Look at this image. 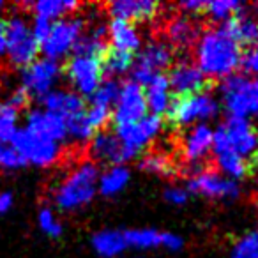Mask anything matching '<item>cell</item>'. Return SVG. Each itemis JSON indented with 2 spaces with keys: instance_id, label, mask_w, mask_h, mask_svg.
Masks as SVG:
<instances>
[{
  "instance_id": "cell-1",
  "label": "cell",
  "mask_w": 258,
  "mask_h": 258,
  "mask_svg": "<svg viewBox=\"0 0 258 258\" xmlns=\"http://www.w3.org/2000/svg\"><path fill=\"white\" fill-rule=\"evenodd\" d=\"M242 48L232 41L221 29H209L200 32L195 43V66L205 78L226 80L242 66Z\"/></svg>"
},
{
  "instance_id": "cell-2",
  "label": "cell",
  "mask_w": 258,
  "mask_h": 258,
  "mask_svg": "<svg viewBox=\"0 0 258 258\" xmlns=\"http://www.w3.org/2000/svg\"><path fill=\"white\" fill-rule=\"evenodd\" d=\"M99 168L92 161L76 165L51 191V202L58 211L75 212L83 209L96 198Z\"/></svg>"
},
{
  "instance_id": "cell-3",
  "label": "cell",
  "mask_w": 258,
  "mask_h": 258,
  "mask_svg": "<svg viewBox=\"0 0 258 258\" xmlns=\"http://www.w3.org/2000/svg\"><path fill=\"white\" fill-rule=\"evenodd\" d=\"M258 152V129L247 118L226 117L212 137V154H235L244 159H254Z\"/></svg>"
},
{
  "instance_id": "cell-4",
  "label": "cell",
  "mask_w": 258,
  "mask_h": 258,
  "mask_svg": "<svg viewBox=\"0 0 258 258\" xmlns=\"http://www.w3.org/2000/svg\"><path fill=\"white\" fill-rule=\"evenodd\" d=\"M219 96L228 117L258 118V78L246 73H235L223 80Z\"/></svg>"
},
{
  "instance_id": "cell-5",
  "label": "cell",
  "mask_w": 258,
  "mask_h": 258,
  "mask_svg": "<svg viewBox=\"0 0 258 258\" xmlns=\"http://www.w3.org/2000/svg\"><path fill=\"white\" fill-rule=\"evenodd\" d=\"M221 110L218 97L211 92H200L193 96H173L166 117L173 127H193L197 124H207L216 118Z\"/></svg>"
},
{
  "instance_id": "cell-6",
  "label": "cell",
  "mask_w": 258,
  "mask_h": 258,
  "mask_svg": "<svg viewBox=\"0 0 258 258\" xmlns=\"http://www.w3.org/2000/svg\"><path fill=\"white\" fill-rule=\"evenodd\" d=\"M6 29V58L15 68H27L36 58H39L41 48L34 39L30 22L23 13H13L8 20H4Z\"/></svg>"
},
{
  "instance_id": "cell-7",
  "label": "cell",
  "mask_w": 258,
  "mask_h": 258,
  "mask_svg": "<svg viewBox=\"0 0 258 258\" xmlns=\"http://www.w3.org/2000/svg\"><path fill=\"white\" fill-rule=\"evenodd\" d=\"M83 32H85V20L76 15L53 22L46 41L41 44V53L44 58L60 62L62 58L73 53Z\"/></svg>"
},
{
  "instance_id": "cell-8",
  "label": "cell",
  "mask_w": 258,
  "mask_h": 258,
  "mask_svg": "<svg viewBox=\"0 0 258 258\" xmlns=\"http://www.w3.org/2000/svg\"><path fill=\"white\" fill-rule=\"evenodd\" d=\"M62 76L60 62L39 57L22 69L20 75V89L25 90L30 99L43 101L51 90L57 89V83Z\"/></svg>"
},
{
  "instance_id": "cell-9",
  "label": "cell",
  "mask_w": 258,
  "mask_h": 258,
  "mask_svg": "<svg viewBox=\"0 0 258 258\" xmlns=\"http://www.w3.org/2000/svg\"><path fill=\"white\" fill-rule=\"evenodd\" d=\"M9 145L16 149L25 159L27 165L37 166V168H50L60 159L62 145L51 140L30 133L29 129L20 127Z\"/></svg>"
},
{
  "instance_id": "cell-10",
  "label": "cell",
  "mask_w": 258,
  "mask_h": 258,
  "mask_svg": "<svg viewBox=\"0 0 258 258\" xmlns=\"http://www.w3.org/2000/svg\"><path fill=\"white\" fill-rule=\"evenodd\" d=\"M187 193L198 195V197L209 198V200H221V202H232L239 200L242 195L240 184L232 179H226L225 175L218 173L216 170H200L193 173L187 179L186 186Z\"/></svg>"
},
{
  "instance_id": "cell-11",
  "label": "cell",
  "mask_w": 258,
  "mask_h": 258,
  "mask_svg": "<svg viewBox=\"0 0 258 258\" xmlns=\"http://www.w3.org/2000/svg\"><path fill=\"white\" fill-rule=\"evenodd\" d=\"M64 73L68 82L71 83V90L82 97L92 96L104 80L101 58L82 55H71L68 64L64 66Z\"/></svg>"
},
{
  "instance_id": "cell-12",
  "label": "cell",
  "mask_w": 258,
  "mask_h": 258,
  "mask_svg": "<svg viewBox=\"0 0 258 258\" xmlns=\"http://www.w3.org/2000/svg\"><path fill=\"white\" fill-rule=\"evenodd\" d=\"M163 131V118L158 115H145L142 120L135 122V124L124 125V127L115 129V135L124 145L125 151L131 154V158L140 156L145 149L151 144H154L156 138L161 135Z\"/></svg>"
},
{
  "instance_id": "cell-13",
  "label": "cell",
  "mask_w": 258,
  "mask_h": 258,
  "mask_svg": "<svg viewBox=\"0 0 258 258\" xmlns=\"http://www.w3.org/2000/svg\"><path fill=\"white\" fill-rule=\"evenodd\" d=\"M145 115H149V108L147 101H145L144 87L129 80L124 85H120L118 97L113 104V111H111V122L117 129L135 124V122L142 120Z\"/></svg>"
},
{
  "instance_id": "cell-14",
  "label": "cell",
  "mask_w": 258,
  "mask_h": 258,
  "mask_svg": "<svg viewBox=\"0 0 258 258\" xmlns=\"http://www.w3.org/2000/svg\"><path fill=\"white\" fill-rule=\"evenodd\" d=\"M212 137L214 129L209 124H197L187 127L182 138V158L189 165L191 175L204 170V161L212 154Z\"/></svg>"
},
{
  "instance_id": "cell-15",
  "label": "cell",
  "mask_w": 258,
  "mask_h": 258,
  "mask_svg": "<svg viewBox=\"0 0 258 258\" xmlns=\"http://www.w3.org/2000/svg\"><path fill=\"white\" fill-rule=\"evenodd\" d=\"M89 161L92 163H103L108 166L125 165V163L133 161L131 154L124 149L120 140L115 133L110 131H101L94 135V138L89 142Z\"/></svg>"
},
{
  "instance_id": "cell-16",
  "label": "cell",
  "mask_w": 258,
  "mask_h": 258,
  "mask_svg": "<svg viewBox=\"0 0 258 258\" xmlns=\"http://www.w3.org/2000/svg\"><path fill=\"white\" fill-rule=\"evenodd\" d=\"M166 76H168L173 96H193V94L207 92L209 80L195 66V62H177L170 68V73Z\"/></svg>"
},
{
  "instance_id": "cell-17",
  "label": "cell",
  "mask_w": 258,
  "mask_h": 258,
  "mask_svg": "<svg viewBox=\"0 0 258 258\" xmlns=\"http://www.w3.org/2000/svg\"><path fill=\"white\" fill-rule=\"evenodd\" d=\"M23 127L29 129L30 133L51 140L55 144H64L68 140V124L62 117L44 110V108H32L25 117Z\"/></svg>"
},
{
  "instance_id": "cell-18",
  "label": "cell",
  "mask_w": 258,
  "mask_h": 258,
  "mask_svg": "<svg viewBox=\"0 0 258 258\" xmlns=\"http://www.w3.org/2000/svg\"><path fill=\"white\" fill-rule=\"evenodd\" d=\"M108 15L111 18L124 20L137 25L156 20L161 13V4L154 0H117L108 4Z\"/></svg>"
},
{
  "instance_id": "cell-19",
  "label": "cell",
  "mask_w": 258,
  "mask_h": 258,
  "mask_svg": "<svg viewBox=\"0 0 258 258\" xmlns=\"http://www.w3.org/2000/svg\"><path fill=\"white\" fill-rule=\"evenodd\" d=\"M135 66L152 75L163 73L173 66V48L166 41H149L135 57Z\"/></svg>"
},
{
  "instance_id": "cell-20",
  "label": "cell",
  "mask_w": 258,
  "mask_h": 258,
  "mask_svg": "<svg viewBox=\"0 0 258 258\" xmlns=\"http://www.w3.org/2000/svg\"><path fill=\"white\" fill-rule=\"evenodd\" d=\"M106 34H108V44H111V48H115V50L127 51V53L135 55L144 46L142 34L137 29V25L124 22V20L111 18V22L106 25Z\"/></svg>"
},
{
  "instance_id": "cell-21",
  "label": "cell",
  "mask_w": 258,
  "mask_h": 258,
  "mask_svg": "<svg viewBox=\"0 0 258 258\" xmlns=\"http://www.w3.org/2000/svg\"><path fill=\"white\" fill-rule=\"evenodd\" d=\"M41 103H43L44 110L58 115V117H62L64 120H69V118L82 113L87 108L85 99H83L82 96H78V94L73 92V90H66V89L51 90Z\"/></svg>"
},
{
  "instance_id": "cell-22",
  "label": "cell",
  "mask_w": 258,
  "mask_h": 258,
  "mask_svg": "<svg viewBox=\"0 0 258 258\" xmlns=\"http://www.w3.org/2000/svg\"><path fill=\"white\" fill-rule=\"evenodd\" d=\"M219 29L226 34L232 41H235L240 48L242 46H253L254 41L258 39V20L246 13L232 16L230 20L223 22Z\"/></svg>"
},
{
  "instance_id": "cell-23",
  "label": "cell",
  "mask_w": 258,
  "mask_h": 258,
  "mask_svg": "<svg viewBox=\"0 0 258 258\" xmlns=\"http://www.w3.org/2000/svg\"><path fill=\"white\" fill-rule=\"evenodd\" d=\"M145 92V101H147L149 111H152V115H165L168 111L170 104H172L173 94L170 89L168 76L165 73H158L152 76V80L144 87Z\"/></svg>"
},
{
  "instance_id": "cell-24",
  "label": "cell",
  "mask_w": 258,
  "mask_h": 258,
  "mask_svg": "<svg viewBox=\"0 0 258 258\" xmlns=\"http://www.w3.org/2000/svg\"><path fill=\"white\" fill-rule=\"evenodd\" d=\"M108 34L104 23H97L87 29L82 34V37L76 43L73 55H82V57H92V58H103L108 51Z\"/></svg>"
},
{
  "instance_id": "cell-25",
  "label": "cell",
  "mask_w": 258,
  "mask_h": 258,
  "mask_svg": "<svg viewBox=\"0 0 258 258\" xmlns=\"http://www.w3.org/2000/svg\"><path fill=\"white\" fill-rule=\"evenodd\" d=\"M198 37H200V30H198L197 23L187 16H175L166 25V43L172 48L186 50L191 44L197 43Z\"/></svg>"
},
{
  "instance_id": "cell-26",
  "label": "cell",
  "mask_w": 258,
  "mask_h": 258,
  "mask_svg": "<svg viewBox=\"0 0 258 258\" xmlns=\"http://www.w3.org/2000/svg\"><path fill=\"white\" fill-rule=\"evenodd\" d=\"M27 8L30 9L32 16L44 18L53 23L62 18H68V16H75L76 11L82 9V4L75 0H37Z\"/></svg>"
},
{
  "instance_id": "cell-27",
  "label": "cell",
  "mask_w": 258,
  "mask_h": 258,
  "mask_svg": "<svg viewBox=\"0 0 258 258\" xmlns=\"http://www.w3.org/2000/svg\"><path fill=\"white\" fill-rule=\"evenodd\" d=\"M129 180H131V170L125 165L108 166L103 173H99L97 193H101L106 198H111L115 195L122 193L127 187Z\"/></svg>"
},
{
  "instance_id": "cell-28",
  "label": "cell",
  "mask_w": 258,
  "mask_h": 258,
  "mask_svg": "<svg viewBox=\"0 0 258 258\" xmlns=\"http://www.w3.org/2000/svg\"><path fill=\"white\" fill-rule=\"evenodd\" d=\"M92 249L103 258H117L127 249L124 232L120 230H99L92 235Z\"/></svg>"
},
{
  "instance_id": "cell-29",
  "label": "cell",
  "mask_w": 258,
  "mask_h": 258,
  "mask_svg": "<svg viewBox=\"0 0 258 258\" xmlns=\"http://www.w3.org/2000/svg\"><path fill=\"white\" fill-rule=\"evenodd\" d=\"M214 165H216V172L225 175L226 179L235 180V182L246 179L251 172V161L239 158L235 154H216Z\"/></svg>"
},
{
  "instance_id": "cell-30",
  "label": "cell",
  "mask_w": 258,
  "mask_h": 258,
  "mask_svg": "<svg viewBox=\"0 0 258 258\" xmlns=\"http://www.w3.org/2000/svg\"><path fill=\"white\" fill-rule=\"evenodd\" d=\"M101 62H103L104 76L117 80V76L131 73V69L135 66V55L127 53V51L115 50V48H108V51L101 58Z\"/></svg>"
},
{
  "instance_id": "cell-31",
  "label": "cell",
  "mask_w": 258,
  "mask_h": 258,
  "mask_svg": "<svg viewBox=\"0 0 258 258\" xmlns=\"http://www.w3.org/2000/svg\"><path fill=\"white\" fill-rule=\"evenodd\" d=\"M140 168L145 173H152V175L159 177H172L177 173L175 163L165 152H147L140 159Z\"/></svg>"
},
{
  "instance_id": "cell-32",
  "label": "cell",
  "mask_w": 258,
  "mask_h": 258,
  "mask_svg": "<svg viewBox=\"0 0 258 258\" xmlns=\"http://www.w3.org/2000/svg\"><path fill=\"white\" fill-rule=\"evenodd\" d=\"M20 127V111L8 101H0V144L8 145Z\"/></svg>"
},
{
  "instance_id": "cell-33",
  "label": "cell",
  "mask_w": 258,
  "mask_h": 258,
  "mask_svg": "<svg viewBox=\"0 0 258 258\" xmlns=\"http://www.w3.org/2000/svg\"><path fill=\"white\" fill-rule=\"evenodd\" d=\"M124 237H125V244H127V247H137V249H152V247H161V232L156 230V228L125 230Z\"/></svg>"
},
{
  "instance_id": "cell-34",
  "label": "cell",
  "mask_w": 258,
  "mask_h": 258,
  "mask_svg": "<svg viewBox=\"0 0 258 258\" xmlns=\"http://www.w3.org/2000/svg\"><path fill=\"white\" fill-rule=\"evenodd\" d=\"M242 9L244 4L242 2H237V0H214V2H207L204 15H207L214 22L223 23L232 18V16L242 13Z\"/></svg>"
},
{
  "instance_id": "cell-35",
  "label": "cell",
  "mask_w": 258,
  "mask_h": 258,
  "mask_svg": "<svg viewBox=\"0 0 258 258\" xmlns=\"http://www.w3.org/2000/svg\"><path fill=\"white\" fill-rule=\"evenodd\" d=\"M118 90H120V83L113 78H104L103 83L96 89V92L90 96V104L92 106H103L111 110L118 97Z\"/></svg>"
},
{
  "instance_id": "cell-36",
  "label": "cell",
  "mask_w": 258,
  "mask_h": 258,
  "mask_svg": "<svg viewBox=\"0 0 258 258\" xmlns=\"http://www.w3.org/2000/svg\"><path fill=\"white\" fill-rule=\"evenodd\" d=\"M37 226L50 239H58L64 233V225L58 219L53 207H41L37 212Z\"/></svg>"
},
{
  "instance_id": "cell-37",
  "label": "cell",
  "mask_w": 258,
  "mask_h": 258,
  "mask_svg": "<svg viewBox=\"0 0 258 258\" xmlns=\"http://www.w3.org/2000/svg\"><path fill=\"white\" fill-rule=\"evenodd\" d=\"M230 258H258V228L251 230L237 240Z\"/></svg>"
},
{
  "instance_id": "cell-38",
  "label": "cell",
  "mask_w": 258,
  "mask_h": 258,
  "mask_svg": "<svg viewBox=\"0 0 258 258\" xmlns=\"http://www.w3.org/2000/svg\"><path fill=\"white\" fill-rule=\"evenodd\" d=\"M23 166H27L25 159L13 145L8 144L0 147V168L4 172H18Z\"/></svg>"
},
{
  "instance_id": "cell-39",
  "label": "cell",
  "mask_w": 258,
  "mask_h": 258,
  "mask_svg": "<svg viewBox=\"0 0 258 258\" xmlns=\"http://www.w3.org/2000/svg\"><path fill=\"white\" fill-rule=\"evenodd\" d=\"M30 30H32V36L34 39L37 41V44H41L46 41L48 34H50L51 30V22H48V20L44 18H37V16H32V20H30Z\"/></svg>"
},
{
  "instance_id": "cell-40",
  "label": "cell",
  "mask_w": 258,
  "mask_h": 258,
  "mask_svg": "<svg viewBox=\"0 0 258 258\" xmlns=\"http://www.w3.org/2000/svg\"><path fill=\"white\" fill-rule=\"evenodd\" d=\"M242 68L246 71V75L258 78V39L254 41L253 46H249V50L242 55Z\"/></svg>"
},
{
  "instance_id": "cell-41",
  "label": "cell",
  "mask_w": 258,
  "mask_h": 258,
  "mask_svg": "<svg viewBox=\"0 0 258 258\" xmlns=\"http://www.w3.org/2000/svg\"><path fill=\"white\" fill-rule=\"evenodd\" d=\"M163 198H165V202H168L170 205L180 207V205H184L189 200V193H187V189L182 186H168L165 189V193H163Z\"/></svg>"
},
{
  "instance_id": "cell-42",
  "label": "cell",
  "mask_w": 258,
  "mask_h": 258,
  "mask_svg": "<svg viewBox=\"0 0 258 258\" xmlns=\"http://www.w3.org/2000/svg\"><path fill=\"white\" fill-rule=\"evenodd\" d=\"M205 6H207V2H204V0H189V2L179 4L177 8H179V11H182V16H187V18L193 20V16L204 15Z\"/></svg>"
},
{
  "instance_id": "cell-43",
  "label": "cell",
  "mask_w": 258,
  "mask_h": 258,
  "mask_svg": "<svg viewBox=\"0 0 258 258\" xmlns=\"http://www.w3.org/2000/svg\"><path fill=\"white\" fill-rule=\"evenodd\" d=\"M184 240L180 235L173 232H161V247H165L166 251H179L182 249Z\"/></svg>"
},
{
  "instance_id": "cell-44",
  "label": "cell",
  "mask_w": 258,
  "mask_h": 258,
  "mask_svg": "<svg viewBox=\"0 0 258 258\" xmlns=\"http://www.w3.org/2000/svg\"><path fill=\"white\" fill-rule=\"evenodd\" d=\"M6 101H8V103L11 104L13 108H16L18 111H22L23 108H27V104H29L30 97L25 94V90H22V89L18 87V89H15L11 94H9V97H8Z\"/></svg>"
},
{
  "instance_id": "cell-45",
  "label": "cell",
  "mask_w": 258,
  "mask_h": 258,
  "mask_svg": "<svg viewBox=\"0 0 258 258\" xmlns=\"http://www.w3.org/2000/svg\"><path fill=\"white\" fill-rule=\"evenodd\" d=\"M15 205V197L9 191H0V216L8 214Z\"/></svg>"
},
{
  "instance_id": "cell-46",
  "label": "cell",
  "mask_w": 258,
  "mask_h": 258,
  "mask_svg": "<svg viewBox=\"0 0 258 258\" xmlns=\"http://www.w3.org/2000/svg\"><path fill=\"white\" fill-rule=\"evenodd\" d=\"M6 57V29L4 20H0V58Z\"/></svg>"
},
{
  "instance_id": "cell-47",
  "label": "cell",
  "mask_w": 258,
  "mask_h": 258,
  "mask_svg": "<svg viewBox=\"0 0 258 258\" xmlns=\"http://www.w3.org/2000/svg\"><path fill=\"white\" fill-rule=\"evenodd\" d=\"M251 170H254V179H256V182H258V152H256V156H254V161H251Z\"/></svg>"
},
{
  "instance_id": "cell-48",
  "label": "cell",
  "mask_w": 258,
  "mask_h": 258,
  "mask_svg": "<svg viewBox=\"0 0 258 258\" xmlns=\"http://www.w3.org/2000/svg\"><path fill=\"white\" fill-rule=\"evenodd\" d=\"M4 9H6V4H4V2H0V13L4 11Z\"/></svg>"
},
{
  "instance_id": "cell-49",
  "label": "cell",
  "mask_w": 258,
  "mask_h": 258,
  "mask_svg": "<svg viewBox=\"0 0 258 258\" xmlns=\"http://www.w3.org/2000/svg\"><path fill=\"white\" fill-rule=\"evenodd\" d=\"M254 8H256V9H258V2H256V4H254Z\"/></svg>"
},
{
  "instance_id": "cell-50",
  "label": "cell",
  "mask_w": 258,
  "mask_h": 258,
  "mask_svg": "<svg viewBox=\"0 0 258 258\" xmlns=\"http://www.w3.org/2000/svg\"><path fill=\"white\" fill-rule=\"evenodd\" d=\"M0 147H2V144H0Z\"/></svg>"
}]
</instances>
